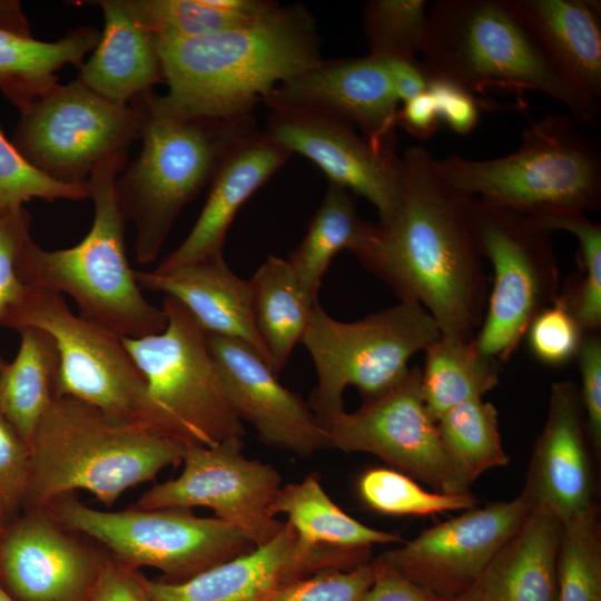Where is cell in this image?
<instances>
[{"instance_id":"obj_25","label":"cell","mask_w":601,"mask_h":601,"mask_svg":"<svg viewBox=\"0 0 601 601\" xmlns=\"http://www.w3.org/2000/svg\"><path fill=\"white\" fill-rule=\"evenodd\" d=\"M289 156L263 131L235 149L213 178L190 233L156 269L166 270L223 254L226 234L238 209Z\"/></svg>"},{"instance_id":"obj_7","label":"cell","mask_w":601,"mask_h":601,"mask_svg":"<svg viewBox=\"0 0 601 601\" xmlns=\"http://www.w3.org/2000/svg\"><path fill=\"white\" fill-rule=\"evenodd\" d=\"M422 62L430 78L467 91H536L562 104L583 127L597 129L601 107L570 87L501 0L428 3Z\"/></svg>"},{"instance_id":"obj_48","label":"cell","mask_w":601,"mask_h":601,"mask_svg":"<svg viewBox=\"0 0 601 601\" xmlns=\"http://www.w3.org/2000/svg\"><path fill=\"white\" fill-rule=\"evenodd\" d=\"M89 601H147L145 589L130 568L111 560L104 561Z\"/></svg>"},{"instance_id":"obj_14","label":"cell","mask_w":601,"mask_h":601,"mask_svg":"<svg viewBox=\"0 0 601 601\" xmlns=\"http://www.w3.org/2000/svg\"><path fill=\"white\" fill-rule=\"evenodd\" d=\"M328 446L346 453L378 456L392 469L447 494L471 493L443 446L436 420L423 398L421 368L384 395L353 413L342 411L323 421Z\"/></svg>"},{"instance_id":"obj_12","label":"cell","mask_w":601,"mask_h":601,"mask_svg":"<svg viewBox=\"0 0 601 601\" xmlns=\"http://www.w3.org/2000/svg\"><path fill=\"white\" fill-rule=\"evenodd\" d=\"M43 510L58 524L102 543L130 569L152 566L185 580L256 548L233 524L184 509L100 511L70 493Z\"/></svg>"},{"instance_id":"obj_20","label":"cell","mask_w":601,"mask_h":601,"mask_svg":"<svg viewBox=\"0 0 601 601\" xmlns=\"http://www.w3.org/2000/svg\"><path fill=\"white\" fill-rule=\"evenodd\" d=\"M102 562L45 510H29L0 544V577L18 601H89Z\"/></svg>"},{"instance_id":"obj_34","label":"cell","mask_w":601,"mask_h":601,"mask_svg":"<svg viewBox=\"0 0 601 601\" xmlns=\"http://www.w3.org/2000/svg\"><path fill=\"white\" fill-rule=\"evenodd\" d=\"M370 221L356 210L349 190L329 184L308 230L287 259L302 288L317 299L322 278L332 259L342 250H352Z\"/></svg>"},{"instance_id":"obj_11","label":"cell","mask_w":601,"mask_h":601,"mask_svg":"<svg viewBox=\"0 0 601 601\" xmlns=\"http://www.w3.org/2000/svg\"><path fill=\"white\" fill-rule=\"evenodd\" d=\"M2 324L17 329L40 328L53 337L59 353L56 397L79 400L110 416L140 422L170 436L122 338L75 314L63 295L31 287Z\"/></svg>"},{"instance_id":"obj_40","label":"cell","mask_w":601,"mask_h":601,"mask_svg":"<svg viewBox=\"0 0 601 601\" xmlns=\"http://www.w3.org/2000/svg\"><path fill=\"white\" fill-rule=\"evenodd\" d=\"M40 198L83 200L86 184H67L45 175L30 165L0 128V217L22 214L23 204Z\"/></svg>"},{"instance_id":"obj_51","label":"cell","mask_w":601,"mask_h":601,"mask_svg":"<svg viewBox=\"0 0 601 601\" xmlns=\"http://www.w3.org/2000/svg\"><path fill=\"white\" fill-rule=\"evenodd\" d=\"M450 601H494L490 595L482 591L477 585H473L469 590L459 595L450 598Z\"/></svg>"},{"instance_id":"obj_1","label":"cell","mask_w":601,"mask_h":601,"mask_svg":"<svg viewBox=\"0 0 601 601\" xmlns=\"http://www.w3.org/2000/svg\"><path fill=\"white\" fill-rule=\"evenodd\" d=\"M433 159L421 146L405 150L396 211L385 223H370L351 253L400 300L422 305L442 335L472 342L489 292L471 227L470 197L435 174Z\"/></svg>"},{"instance_id":"obj_18","label":"cell","mask_w":601,"mask_h":601,"mask_svg":"<svg viewBox=\"0 0 601 601\" xmlns=\"http://www.w3.org/2000/svg\"><path fill=\"white\" fill-rule=\"evenodd\" d=\"M272 110L305 111L352 124L373 145L395 148L398 99L383 62L372 56L321 60L277 85Z\"/></svg>"},{"instance_id":"obj_3","label":"cell","mask_w":601,"mask_h":601,"mask_svg":"<svg viewBox=\"0 0 601 601\" xmlns=\"http://www.w3.org/2000/svg\"><path fill=\"white\" fill-rule=\"evenodd\" d=\"M187 446L144 423L116 418L69 396L55 397L29 449L23 503L43 510L81 490L110 506L128 489L178 465Z\"/></svg>"},{"instance_id":"obj_19","label":"cell","mask_w":601,"mask_h":601,"mask_svg":"<svg viewBox=\"0 0 601 601\" xmlns=\"http://www.w3.org/2000/svg\"><path fill=\"white\" fill-rule=\"evenodd\" d=\"M226 398L270 447L309 456L329 447L315 413L277 380L265 359L247 343L207 333Z\"/></svg>"},{"instance_id":"obj_21","label":"cell","mask_w":601,"mask_h":601,"mask_svg":"<svg viewBox=\"0 0 601 601\" xmlns=\"http://www.w3.org/2000/svg\"><path fill=\"white\" fill-rule=\"evenodd\" d=\"M588 439L579 387L554 383L522 493L562 523L597 506Z\"/></svg>"},{"instance_id":"obj_5","label":"cell","mask_w":601,"mask_h":601,"mask_svg":"<svg viewBox=\"0 0 601 601\" xmlns=\"http://www.w3.org/2000/svg\"><path fill=\"white\" fill-rule=\"evenodd\" d=\"M127 152L100 162L86 186L93 203L88 234L73 247L46 250L32 239L20 260L23 282L32 288L69 295L78 315L121 338H139L164 331L162 308L141 293L125 249L126 219L120 209L116 181Z\"/></svg>"},{"instance_id":"obj_35","label":"cell","mask_w":601,"mask_h":601,"mask_svg":"<svg viewBox=\"0 0 601 601\" xmlns=\"http://www.w3.org/2000/svg\"><path fill=\"white\" fill-rule=\"evenodd\" d=\"M436 424L446 454L470 486L487 470L509 463L492 403L466 401L443 413Z\"/></svg>"},{"instance_id":"obj_46","label":"cell","mask_w":601,"mask_h":601,"mask_svg":"<svg viewBox=\"0 0 601 601\" xmlns=\"http://www.w3.org/2000/svg\"><path fill=\"white\" fill-rule=\"evenodd\" d=\"M426 91L434 100L441 122L452 131L466 135L479 121V106L474 95L461 86L440 78H430Z\"/></svg>"},{"instance_id":"obj_43","label":"cell","mask_w":601,"mask_h":601,"mask_svg":"<svg viewBox=\"0 0 601 601\" xmlns=\"http://www.w3.org/2000/svg\"><path fill=\"white\" fill-rule=\"evenodd\" d=\"M30 216L24 210L12 217H0V323L24 299L31 287L22 279L20 260L31 240ZM4 365L0 356V370Z\"/></svg>"},{"instance_id":"obj_42","label":"cell","mask_w":601,"mask_h":601,"mask_svg":"<svg viewBox=\"0 0 601 601\" xmlns=\"http://www.w3.org/2000/svg\"><path fill=\"white\" fill-rule=\"evenodd\" d=\"M374 577L373 560L351 570L325 569L276 588L262 601H361Z\"/></svg>"},{"instance_id":"obj_6","label":"cell","mask_w":601,"mask_h":601,"mask_svg":"<svg viewBox=\"0 0 601 601\" xmlns=\"http://www.w3.org/2000/svg\"><path fill=\"white\" fill-rule=\"evenodd\" d=\"M569 115L546 114L523 129L519 148L487 160L433 159L461 195L532 217L601 208L599 139Z\"/></svg>"},{"instance_id":"obj_15","label":"cell","mask_w":601,"mask_h":601,"mask_svg":"<svg viewBox=\"0 0 601 601\" xmlns=\"http://www.w3.org/2000/svg\"><path fill=\"white\" fill-rule=\"evenodd\" d=\"M243 446V437L213 446L188 445L180 475L146 491L135 509L208 508L256 546L267 543L284 525L269 512L282 477L273 465L245 457Z\"/></svg>"},{"instance_id":"obj_33","label":"cell","mask_w":601,"mask_h":601,"mask_svg":"<svg viewBox=\"0 0 601 601\" xmlns=\"http://www.w3.org/2000/svg\"><path fill=\"white\" fill-rule=\"evenodd\" d=\"M155 40L185 39L243 27L273 12L268 0H128Z\"/></svg>"},{"instance_id":"obj_8","label":"cell","mask_w":601,"mask_h":601,"mask_svg":"<svg viewBox=\"0 0 601 601\" xmlns=\"http://www.w3.org/2000/svg\"><path fill=\"white\" fill-rule=\"evenodd\" d=\"M441 335L434 318L415 302L400 300L355 322L337 321L315 303L300 339L317 374L309 407L322 423L344 411L348 385L365 402L384 395L407 376L411 357Z\"/></svg>"},{"instance_id":"obj_27","label":"cell","mask_w":601,"mask_h":601,"mask_svg":"<svg viewBox=\"0 0 601 601\" xmlns=\"http://www.w3.org/2000/svg\"><path fill=\"white\" fill-rule=\"evenodd\" d=\"M100 32L79 27L56 41L36 39L18 1L0 0V90L19 111L26 109L57 82L65 65L80 68Z\"/></svg>"},{"instance_id":"obj_26","label":"cell","mask_w":601,"mask_h":601,"mask_svg":"<svg viewBox=\"0 0 601 601\" xmlns=\"http://www.w3.org/2000/svg\"><path fill=\"white\" fill-rule=\"evenodd\" d=\"M93 3L104 12V30L77 79L107 100L128 106L165 82L157 42L128 0Z\"/></svg>"},{"instance_id":"obj_31","label":"cell","mask_w":601,"mask_h":601,"mask_svg":"<svg viewBox=\"0 0 601 601\" xmlns=\"http://www.w3.org/2000/svg\"><path fill=\"white\" fill-rule=\"evenodd\" d=\"M258 336L278 375L300 342L313 299L299 285L287 259L270 255L249 279Z\"/></svg>"},{"instance_id":"obj_2","label":"cell","mask_w":601,"mask_h":601,"mask_svg":"<svg viewBox=\"0 0 601 601\" xmlns=\"http://www.w3.org/2000/svg\"><path fill=\"white\" fill-rule=\"evenodd\" d=\"M156 42L168 85L156 100L183 119L249 116L277 85L322 60L315 20L303 4H279L243 27Z\"/></svg>"},{"instance_id":"obj_49","label":"cell","mask_w":601,"mask_h":601,"mask_svg":"<svg viewBox=\"0 0 601 601\" xmlns=\"http://www.w3.org/2000/svg\"><path fill=\"white\" fill-rule=\"evenodd\" d=\"M395 124L420 139L433 136L441 121L431 95L425 90L403 102L397 109Z\"/></svg>"},{"instance_id":"obj_23","label":"cell","mask_w":601,"mask_h":601,"mask_svg":"<svg viewBox=\"0 0 601 601\" xmlns=\"http://www.w3.org/2000/svg\"><path fill=\"white\" fill-rule=\"evenodd\" d=\"M135 277L140 288L178 299L206 333L247 343L270 367L255 325L250 280L234 274L223 254L166 270H135Z\"/></svg>"},{"instance_id":"obj_9","label":"cell","mask_w":601,"mask_h":601,"mask_svg":"<svg viewBox=\"0 0 601 601\" xmlns=\"http://www.w3.org/2000/svg\"><path fill=\"white\" fill-rule=\"evenodd\" d=\"M161 308L167 317L162 332L122 342L166 431L187 445L243 437V422L226 398L207 333L175 297L166 295Z\"/></svg>"},{"instance_id":"obj_30","label":"cell","mask_w":601,"mask_h":601,"mask_svg":"<svg viewBox=\"0 0 601 601\" xmlns=\"http://www.w3.org/2000/svg\"><path fill=\"white\" fill-rule=\"evenodd\" d=\"M14 359L0 370V413L28 447L56 397L59 353L53 337L36 327H22Z\"/></svg>"},{"instance_id":"obj_47","label":"cell","mask_w":601,"mask_h":601,"mask_svg":"<svg viewBox=\"0 0 601 601\" xmlns=\"http://www.w3.org/2000/svg\"><path fill=\"white\" fill-rule=\"evenodd\" d=\"M375 577L361 601H450L410 581L393 568L376 559Z\"/></svg>"},{"instance_id":"obj_39","label":"cell","mask_w":601,"mask_h":601,"mask_svg":"<svg viewBox=\"0 0 601 601\" xmlns=\"http://www.w3.org/2000/svg\"><path fill=\"white\" fill-rule=\"evenodd\" d=\"M428 2L425 0H371L362 23L370 55L417 59L424 39Z\"/></svg>"},{"instance_id":"obj_16","label":"cell","mask_w":601,"mask_h":601,"mask_svg":"<svg viewBox=\"0 0 601 601\" xmlns=\"http://www.w3.org/2000/svg\"><path fill=\"white\" fill-rule=\"evenodd\" d=\"M531 508L521 493L510 501L465 510L376 560L426 590L453 598L479 581Z\"/></svg>"},{"instance_id":"obj_17","label":"cell","mask_w":601,"mask_h":601,"mask_svg":"<svg viewBox=\"0 0 601 601\" xmlns=\"http://www.w3.org/2000/svg\"><path fill=\"white\" fill-rule=\"evenodd\" d=\"M266 137L289 155L312 160L329 179L373 204L380 223L396 211L403 187L402 157L373 145L352 124L313 112L272 110Z\"/></svg>"},{"instance_id":"obj_44","label":"cell","mask_w":601,"mask_h":601,"mask_svg":"<svg viewBox=\"0 0 601 601\" xmlns=\"http://www.w3.org/2000/svg\"><path fill=\"white\" fill-rule=\"evenodd\" d=\"M29 481V447L0 413V518L23 502Z\"/></svg>"},{"instance_id":"obj_50","label":"cell","mask_w":601,"mask_h":601,"mask_svg":"<svg viewBox=\"0 0 601 601\" xmlns=\"http://www.w3.org/2000/svg\"><path fill=\"white\" fill-rule=\"evenodd\" d=\"M378 59L383 62L391 78L397 99L402 104L427 89L430 76L418 58Z\"/></svg>"},{"instance_id":"obj_13","label":"cell","mask_w":601,"mask_h":601,"mask_svg":"<svg viewBox=\"0 0 601 601\" xmlns=\"http://www.w3.org/2000/svg\"><path fill=\"white\" fill-rule=\"evenodd\" d=\"M139 111L92 91L78 79L57 83L20 111L13 145L36 169L67 184H86L107 158L140 138Z\"/></svg>"},{"instance_id":"obj_4","label":"cell","mask_w":601,"mask_h":601,"mask_svg":"<svg viewBox=\"0 0 601 601\" xmlns=\"http://www.w3.org/2000/svg\"><path fill=\"white\" fill-rule=\"evenodd\" d=\"M139 111L142 147L120 178L117 198L135 226V255L152 263L184 207L211 183L225 159L260 132L253 115L183 119L166 112L151 91L130 102Z\"/></svg>"},{"instance_id":"obj_37","label":"cell","mask_w":601,"mask_h":601,"mask_svg":"<svg viewBox=\"0 0 601 601\" xmlns=\"http://www.w3.org/2000/svg\"><path fill=\"white\" fill-rule=\"evenodd\" d=\"M558 601H601V526L598 506L562 523Z\"/></svg>"},{"instance_id":"obj_24","label":"cell","mask_w":601,"mask_h":601,"mask_svg":"<svg viewBox=\"0 0 601 601\" xmlns=\"http://www.w3.org/2000/svg\"><path fill=\"white\" fill-rule=\"evenodd\" d=\"M285 522L267 543L181 582L141 579L147 601H262L276 588L313 573Z\"/></svg>"},{"instance_id":"obj_36","label":"cell","mask_w":601,"mask_h":601,"mask_svg":"<svg viewBox=\"0 0 601 601\" xmlns=\"http://www.w3.org/2000/svg\"><path fill=\"white\" fill-rule=\"evenodd\" d=\"M534 218L552 233L565 230L575 236L580 276L568 282L559 296L587 333L597 332L601 326V225L580 211Z\"/></svg>"},{"instance_id":"obj_10","label":"cell","mask_w":601,"mask_h":601,"mask_svg":"<svg viewBox=\"0 0 601 601\" xmlns=\"http://www.w3.org/2000/svg\"><path fill=\"white\" fill-rule=\"evenodd\" d=\"M471 227L481 256L493 267L482 324L473 339L477 351L508 361L532 319L559 295V269L552 231L532 216L469 203Z\"/></svg>"},{"instance_id":"obj_53","label":"cell","mask_w":601,"mask_h":601,"mask_svg":"<svg viewBox=\"0 0 601 601\" xmlns=\"http://www.w3.org/2000/svg\"><path fill=\"white\" fill-rule=\"evenodd\" d=\"M3 519L0 518V544H1V540H2V536H3V533H4V526H3Z\"/></svg>"},{"instance_id":"obj_29","label":"cell","mask_w":601,"mask_h":601,"mask_svg":"<svg viewBox=\"0 0 601 601\" xmlns=\"http://www.w3.org/2000/svg\"><path fill=\"white\" fill-rule=\"evenodd\" d=\"M269 512L284 513L304 551L361 550L373 544L403 542L396 532L370 528L353 519L335 504L315 475L282 486Z\"/></svg>"},{"instance_id":"obj_41","label":"cell","mask_w":601,"mask_h":601,"mask_svg":"<svg viewBox=\"0 0 601 601\" xmlns=\"http://www.w3.org/2000/svg\"><path fill=\"white\" fill-rule=\"evenodd\" d=\"M585 334L559 295L532 319L525 333L532 355L549 366L575 359Z\"/></svg>"},{"instance_id":"obj_28","label":"cell","mask_w":601,"mask_h":601,"mask_svg":"<svg viewBox=\"0 0 601 601\" xmlns=\"http://www.w3.org/2000/svg\"><path fill=\"white\" fill-rule=\"evenodd\" d=\"M562 522L532 505L475 583L494 601H558Z\"/></svg>"},{"instance_id":"obj_52","label":"cell","mask_w":601,"mask_h":601,"mask_svg":"<svg viewBox=\"0 0 601 601\" xmlns=\"http://www.w3.org/2000/svg\"><path fill=\"white\" fill-rule=\"evenodd\" d=\"M0 601H18L0 584Z\"/></svg>"},{"instance_id":"obj_32","label":"cell","mask_w":601,"mask_h":601,"mask_svg":"<svg viewBox=\"0 0 601 601\" xmlns=\"http://www.w3.org/2000/svg\"><path fill=\"white\" fill-rule=\"evenodd\" d=\"M424 352L421 387L435 420L461 403L483 398L499 383L500 363L481 354L473 341L441 335Z\"/></svg>"},{"instance_id":"obj_45","label":"cell","mask_w":601,"mask_h":601,"mask_svg":"<svg viewBox=\"0 0 601 601\" xmlns=\"http://www.w3.org/2000/svg\"><path fill=\"white\" fill-rule=\"evenodd\" d=\"M581 375L580 397L584 411L589 441L601 452V338L587 333L575 357Z\"/></svg>"},{"instance_id":"obj_38","label":"cell","mask_w":601,"mask_h":601,"mask_svg":"<svg viewBox=\"0 0 601 601\" xmlns=\"http://www.w3.org/2000/svg\"><path fill=\"white\" fill-rule=\"evenodd\" d=\"M357 492L372 510L397 516H426L446 511L470 510L477 503L472 493L430 492L408 475L386 467H373L362 473L357 481Z\"/></svg>"},{"instance_id":"obj_22","label":"cell","mask_w":601,"mask_h":601,"mask_svg":"<svg viewBox=\"0 0 601 601\" xmlns=\"http://www.w3.org/2000/svg\"><path fill=\"white\" fill-rule=\"evenodd\" d=\"M560 77L601 102V4L597 0H501Z\"/></svg>"}]
</instances>
